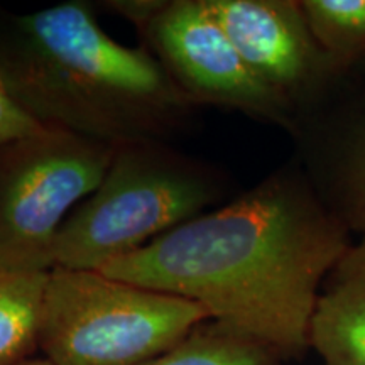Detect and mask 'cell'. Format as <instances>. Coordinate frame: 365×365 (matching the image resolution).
<instances>
[{
    "mask_svg": "<svg viewBox=\"0 0 365 365\" xmlns=\"http://www.w3.org/2000/svg\"><path fill=\"white\" fill-rule=\"evenodd\" d=\"M0 80L38 124L115 148L166 143L198 108L143 44L112 39L81 0L0 14Z\"/></svg>",
    "mask_w": 365,
    "mask_h": 365,
    "instance_id": "2",
    "label": "cell"
},
{
    "mask_svg": "<svg viewBox=\"0 0 365 365\" xmlns=\"http://www.w3.org/2000/svg\"><path fill=\"white\" fill-rule=\"evenodd\" d=\"M143 46L196 107L242 112L293 134L296 110L242 59L205 0H113Z\"/></svg>",
    "mask_w": 365,
    "mask_h": 365,
    "instance_id": "6",
    "label": "cell"
},
{
    "mask_svg": "<svg viewBox=\"0 0 365 365\" xmlns=\"http://www.w3.org/2000/svg\"><path fill=\"white\" fill-rule=\"evenodd\" d=\"M301 166L323 203L365 237V76L345 73L293 132Z\"/></svg>",
    "mask_w": 365,
    "mask_h": 365,
    "instance_id": "8",
    "label": "cell"
},
{
    "mask_svg": "<svg viewBox=\"0 0 365 365\" xmlns=\"http://www.w3.org/2000/svg\"><path fill=\"white\" fill-rule=\"evenodd\" d=\"M48 274L12 271L0 262V365L39 352V314Z\"/></svg>",
    "mask_w": 365,
    "mask_h": 365,
    "instance_id": "10",
    "label": "cell"
},
{
    "mask_svg": "<svg viewBox=\"0 0 365 365\" xmlns=\"http://www.w3.org/2000/svg\"><path fill=\"white\" fill-rule=\"evenodd\" d=\"M309 29L340 73L365 58V0H299Z\"/></svg>",
    "mask_w": 365,
    "mask_h": 365,
    "instance_id": "12",
    "label": "cell"
},
{
    "mask_svg": "<svg viewBox=\"0 0 365 365\" xmlns=\"http://www.w3.org/2000/svg\"><path fill=\"white\" fill-rule=\"evenodd\" d=\"M350 234L291 163L100 272L193 301L291 359L309 349L319 289Z\"/></svg>",
    "mask_w": 365,
    "mask_h": 365,
    "instance_id": "1",
    "label": "cell"
},
{
    "mask_svg": "<svg viewBox=\"0 0 365 365\" xmlns=\"http://www.w3.org/2000/svg\"><path fill=\"white\" fill-rule=\"evenodd\" d=\"M115 145L43 127L0 145V262L49 272L63 223L98 188Z\"/></svg>",
    "mask_w": 365,
    "mask_h": 365,
    "instance_id": "5",
    "label": "cell"
},
{
    "mask_svg": "<svg viewBox=\"0 0 365 365\" xmlns=\"http://www.w3.org/2000/svg\"><path fill=\"white\" fill-rule=\"evenodd\" d=\"M17 365H53V364L49 362L48 359H44V357H33V359L24 360V362L17 364Z\"/></svg>",
    "mask_w": 365,
    "mask_h": 365,
    "instance_id": "14",
    "label": "cell"
},
{
    "mask_svg": "<svg viewBox=\"0 0 365 365\" xmlns=\"http://www.w3.org/2000/svg\"><path fill=\"white\" fill-rule=\"evenodd\" d=\"M39 129H43V125L27 115L19 105L14 102L0 80V145L33 134Z\"/></svg>",
    "mask_w": 365,
    "mask_h": 365,
    "instance_id": "13",
    "label": "cell"
},
{
    "mask_svg": "<svg viewBox=\"0 0 365 365\" xmlns=\"http://www.w3.org/2000/svg\"><path fill=\"white\" fill-rule=\"evenodd\" d=\"M205 4L254 75L294 108L298 120L345 75L314 39L299 0Z\"/></svg>",
    "mask_w": 365,
    "mask_h": 365,
    "instance_id": "7",
    "label": "cell"
},
{
    "mask_svg": "<svg viewBox=\"0 0 365 365\" xmlns=\"http://www.w3.org/2000/svg\"><path fill=\"white\" fill-rule=\"evenodd\" d=\"M352 71H357V73H360V75H362V76H365V58L362 59V61H360L359 63V65L357 66H355L354 68V70Z\"/></svg>",
    "mask_w": 365,
    "mask_h": 365,
    "instance_id": "15",
    "label": "cell"
},
{
    "mask_svg": "<svg viewBox=\"0 0 365 365\" xmlns=\"http://www.w3.org/2000/svg\"><path fill=\"white\" fill-rule=\"evenodd\" d=\"M272 346L215 319H207L173 349L140 365H281Z\"/></svg>",
    "mask_w": 365,
    "mask_h": 365,
    "instance_id": "11",
    "label": "cell"
},
{
    "mask_svg": "<svg viewBox=\"0 0 365 365\" xmlns=\"http://www.w3.org/2000/svg\"><path fill=\"white\" fill-rule=\"evenodd\" d=\"M223 193L215 170L168 143L117 145L98 188L63 223L54 264L100 271L202 215Z\"/></svg>",
    "mask_w": 365,
    "mask_h": 365,
    "instance_id": "3",
    "label": "cell"
},
{
    "mask_svg": "<svg viewBox=\"0 0 365 365\" xmlns=\"http://www.w3.org/2000/svg\"><path fill=\"white\" fill-rule=\"evenodd\" d=\"M308 340L325 365H365V237L323 281Z\"/></svg>",
    "mask_w": 365,
    "mask_h": 365,
    "instance_id": "9",
    "label": "cell"
},
{
    "mask_svg": "<svg viewBox=\"0 0 365 365\" xmlns=\"http://www.w3.org/2000/svg\"><path fill=\"white\" fill-rule=\"evenodd\" d=\"M210 319L180 296L107 276L53 267L39 314V352L53 365H140Z\"/></svg>",
    "mask_w": 365,
    "mask_h": 365,
    "instance_id": "4",
    "label": "cell"
}]
</instances>
